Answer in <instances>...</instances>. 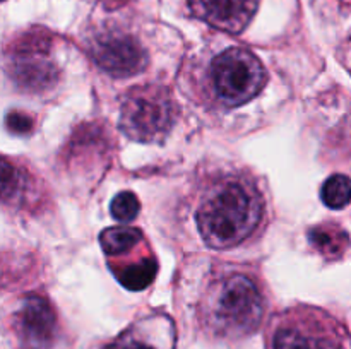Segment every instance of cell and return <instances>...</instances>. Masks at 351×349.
Listing matches in <instances>:
<instances>
[{"mask_svg":"<svg viewBox=\"0 0 351 349\" xmlns=\"http://www.w3.org/2000/svg\"><path fill=\"white\" fill-rule=\"evenodd\" d=\"M264 209L263 194L249 174L226 173L209 181L202 190L195 221L206 245L225 250L256 233Z\"/></svg>","mask_w":351,"mask_h":349,"instance_id":"6da1fadb","label":"cell"},{"mask_svg":"<svg viewBox=\"0 0 351 349\" xmlns=\"http://www.w3.org/2000/svg\"><path fill=\"white\" fill-rule=\"evenodd\" d=\"M201 311L204 324L219 337H245L264 317L263 291L249 274H223L206 289Z\"/></svg>","mask_w":351,"mask_h":349,"instance_id":"7a4b0ae2","label":"cell"},{"mask_svg":"<svg viewBox=\"0 0 351 349\" xmlns=\"http://www.w3.org/2000/svg\"><path fill=\"white\" fill-rule=\"evenodd\" d=\"M177 118V105L167 88L137 86L122 99L120 130L141 144L160 142L170 133Z\"/></svg>","mask_w":351,"mask_h":349,"instance_id":"3957f363","label":"cell"},{"mask_svg":"<svg viewBox=\"0 0 351 349\" xmlns=\"http://www.w3.org/2000/svg\"><path fill=\"white\" fill-rule=\"evenodd\" d=\"M209 82L216 101L235 108L249 103L263 91L267 72L252 51L233 47L213 58Z\"/></svg>","mask_w":351,"mask_h":349,"instance_id":"277c9868","label":"cell"},{"mask_svg":"<svg viewBox=\"0 0 351 349\" xmlns=\"http://www.w3.org/2000/svg\"><path fill=\"white\" fill-rule=\"evenodd\" d=\"M48 38L34 29L24 34L7 53V68L21 89L40 92L55 84L58 72L50 60Z\"/></svg>","mask_w":351,"mask_h":349,"instance_id":"5b68a950","label":"cell"},{"mask_svg":"<svg viewBox=\"0 0 351 349\" xmlns=\"http://www.w3.org/2000/svg\"><path fill=\"white\" fill-rule=\"evenodd\" d=\"M273 349H343V344L328 315L295 310L278 327Z\"/></svg>","mask_w":351,"mask_h":349,"instance_id":"8992f818","label":"cell"},{"mask_svg":"<svg viewBox=\"0 0 351 349\" xmlns=\"http://www.w3.org/2000/svg\"><path fill=\"white\" fill-rule=\"evenodd\" d=\"M89 57L99 68L115 77L139 74L147 64L143 44L130 34L117 29L96 34L89 44Z\"/></svg>","mask_w":351,"mask_h":349,"instance_id":"52a82bcc","label":"cell"},{"mask_svg":"<svg viewBox=\"0 0 351 349\" xmlns=\"http://www.w3.org/2000/svg\"><path fill=\"white\" fill-rule=\"evenodd\" d=\"M57 327V315L47 298L27 294L14 313V331L23 346L45 349L50 346Z\"/></svg>","mask_w":351,"mask_h":349,"instance_id":"ba28073f","label":"cell"},{"mask_svg":"<svg viewBox=\"0 0 351 349\" xmlns=\"http://www.w3.org/2000/svg\"><path fill=\"white\" fill-rule=\"evenodd\" d=\"M259 0H189L192 14L216 29L242 33L252 21Z\"/></svg>","mask_w":351,"mask_h":349,"instance_id":"9c48e42d","label":"cell"},{"mask_svg":"<svg viewBox=\"0 0 351 349\" xmlns=\"http://www.w3.org/2000/svg\"><path fill=\"white\" fill-rule=\"evenodd\" d=\"M170 324L167 317H154L132 325L105 349H171V341H160V332Z\"/></svg>","mask_w":351,"mask_h":349,"instance_id":"30bf717a","label":"cell"},{"mask_svg":"<svg viewBox=\"0 0 351 349\" xmlns=\"http://www.w3.org/2000/svg\"><path fill=\"white\" fill-rule=\"evenodd\" d=\"M113 274L127 289L141 291L149 286L158 274V262L153 255L139 257L136 262H122L112 266Z\"/></svg>","mask_w":351,"mask_h":349,"instance_id":"8fae6325","label":"cell"},{"mask_svg":"<svg viewBox=\"0 0 351 349\" xmlns=\"http://www.w3.org/2000/svg\"><path fill=\"white\" fill-rule=\"evenodd\" d=\"M308 242L321 255L328 259H339L348 248V233L338 224L324 222L308 229Z\"/></svg>","mask_w":351,"mask_h":349,"instance_id":"7c38bea8","label":"cell"},{"mask_svg":"<svg viewBox=\"0 0 351 349\" xmlns=\"http://www.w3.org/2000/svg\"><path fill=\"white\" fill-rule=\"evenodd\" d=\"M101 248L110 259L129 253L144 243V236L141 229L129 228V226H119V228H108L99 235Z\"/></svg>","mask_w":351,"mask_h":349,"instance_id":"4fadbf2b","label":"cell"},{"mask_svg":"<svg viewBox=\"0 0 351 349\" xmlns=\"http://www.w3.org/2000/svg\"><path fill=\"white\" fill-rule=\"evenodd\" d=\"M23 174L16 164L0 156V201L10 204L23 197L26 188V178Z\"/></svg>","mask_w":351,"mask_h":349,"instance_id":"5bb4252c","label":"cell"},{"mask_svg":"<svg viewBox=\"0 0 351 349\" xmlns=\"http://www.w3.org/2000/svg\"><path fill=\"white\" fill-rule=\"evenodd\" d=\"M351 194L350 178L346 174H332L324 181L321 198L329 209H343L348 205Z\"/></svg>","mask_w":351,"mask_h":349,"instance_id":"9a60e30c","label":"cell"},{"mask_svg":"<svg viewBox=\"0 0 351 349\" xmlns=\"http://www.w3.org/2000/svg\"><path fill=\"white\" fill-rule=\"evenodd\" d=\"M141 211L139 198L136 197V194L132 192H120L119 195H115V198L112 201L110 205V212H112L113 218L120 222H130L137 218Z\"/></svg>","mask_w":351,"mask_h":349,"instance_id":"2e32d148","label":"cell"},{"mask_svg":"<svg viewBox=\"0 0 351 349\" xmlns=\"http://www.w3.org/2000/svg\"><path fill=\"white\" fill-rule=\"evenodd\" d=\"M5 127L16 135H29L34 129V122L29 115L23 112H10L5 116Z\"/></svg>","mask_w":351,"mask_h":349,"instance_id":"e0dca14e","label":"cell"},{"mask_svg":"<svg viewBox=\"0 0 351 349\" xmlns=\"http://www.w3.org/2000/svg\"><path fill=\"white\" fill-rule=\"evenodd\" d=\"M0 2H3V0H0Z\"/></svg>","mask_w":351,"mask_h":349,"instance_id":"ac0fdd59","label":"cell"}]
</instances>
